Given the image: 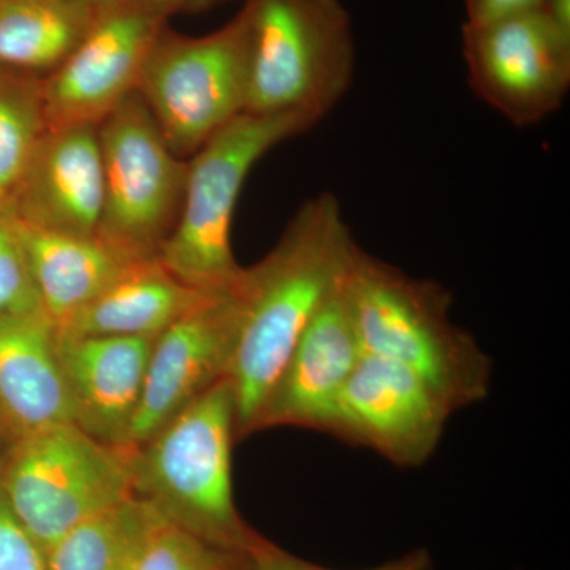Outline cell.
<instances>
[{"label": "cell", "mask_w": 570, "mask_h": 570, "mask_svg": "<svg viewBox=\"0 0 570 570\" xmlns=\"http://www.w3.org/2000/svg\"><path fill=\"white\" fill-rule=\"evenodd\" d=\"M164 520L134 494L59 539L47 551L48 570H137Z\"/></svg>", "instance_id": "obj_20"}, {"label": "cell", "mask_w": 570, "mask_h": 570, "mask_svg": "<svg viewBox=\"0 0 570 570\" xmlns=\"http://www.w3.org/2000/svg\"><path fill=\"white\" fill-rule=\"evenodd\" d=\"M97 13L86 0H0V67L45 78L85 39Z\"/></svg>", "instance_id": "obj_19"}, {"label": "cell", "mask_w": 570, "mask_h": 570, "mask_svg": "<svg viewBox=\"0 0 570 570\" xmlns=\"http://www.w3.org/2000/svg\"><path fill=\"white\" fill-rule=\"evenodd\" d=\"M250 558L253 570H337L294 557L266 539L258 543ZM360 570H434V561L426 549H415L382 564Z\"/></svg>", "instance_id": "obj_25"}, {"label": "cell", "mask_w": 570, "mask_h": 570, "mask_svg": "<svg viewBox=\"0 0 570 570\" xmlns=\"http://www.w3.org/2000/svg\"><path fill=\"white\" fill-rule=\"evenodd\" d=\"M153 341L56 335L75 425L105 444L122 449L140 403Z\"/></svg>", "instance_id": "obj_15"}, {"label": "cell", "mask_w": 570, "mask_h": 570, "mask_svg": "<svg viewBox=\"0 0 570 570\" xmlns=\"http://www.w3.org/2000/svg\"><path fill=\"white\" fill-rule=\"evenodd\" d=\"M137 570H253V558L220 549L164 520L149 540Z\"/></svg>", "instance_id": "obj_22"}, {"label": "cell", "mask_w": 570, "mask_h": 570, "mask_svg": "<svg viewBox=\"0 0 570 570\" xmlns=\"http://www.w3.org/2000/svg\"><path fill=\"white\" fill-rule=\"evenodd\" d=\"M343 292L363 354L406 367L453 412L485 400L493 363L452 318V294L352 247Z\"/></svg>", "instance_id": "obj_2"}, {"label": "cell", "mask_w": 570, "mask_h": 570, "mask_svg": "<svg viewBox=\"0 0 570 570\" xmlns=\"http://www.w3.org/2000/svg\"><path fill=\"white\" fill-rule=\"evenodd\" d=\"M472 91L517 127L554 115L570 89V36L543 10L461 28Z\"/></svg>", "instance_id": "obj_9"}, {"label": "cell", "mask_w": 570, "mask_h": 570, "mask_svg": "<svg viewBox=\"0 0 570 570\" xmlns=\"http://www.w3.org/2000/svg\"><path fill=\"white\" fill-rule=\"evenodd\" d=\"M138 96L168 148L189 160L246 111L247 33L242 11L202 37L165 29L142 69Z\"/></svg>", "instance_id": "obj_7"}, {"label": "cell", "mask_w": 570, "mask_h": 570, "mask_svg": "<svg viewBox=\"0 0 570 570\" xmlns=\"http://www.w3.org/2000/svg\"><path fill=\"white\" fill-rule=\"evenodd\" d=\"M13 223L41 309L55 330L92 302L134 262L97 236L56 234L17 219Z\"/></svg>", "instance_id": "obj_18"}, {"label": "cell", "mask_w": 570, "mask_h": 570, "mask_svg": "<svg viewBox=\"0 0 570 570\" xmlns=\"http://www.w3.org/2000/svg\"><path fill=\"white\" fill-rule=\"evenodd\" d=\"M362 355L341 277L288 356L253 433L298 426L328 434L337 400Z\"/></svg>", "instance_id": "obj_13"}, {"label": "cell", "mask_w": 570, "mask_h": 570, "mask_svg": "<svg viewBox=\"0 0 570 570\" xmlns=\"http://www.w3.org/2000/svg\"><path fill=\"white\" fill-rule=\"evenodd\" d=\"M104 165L97 126L47 130L3 212L40 230L97 236Z\"/></svg>", "instance_id": "obj_14"}, {"label": "cell", "mask_w": 570, "mask_h": 570, "mask_svg": "<svg viewBox=\"0 0 570 570\" xmlns=\"http://www.w3.org/2000/svg\"><path fill=\"white\" fill-rule=\"evenodd\" d=\"M313 129L294 116L243 112L187 160L181 214L160 247V264L183 284L227 291L245 268L232 247L236 205L250 170L281 142Z\"/></svg>", "instance_id": "obj_5"}, {"label": "cell", "mask_w": 570, "mask_h": 570, "mask_svg": "<svg viewBox=\"0 0 570 570\" xmlns=\"http://www.w3.org/2000/svg\"><path fill=\"white\" fill-rule=\"evenodd\" d=\"M0 570H48L47 551L18 520L0 489Z\"/></svg>", "instance_id": "obj_24"}, {"label": "cell", "mask_w": 570, "mask_h": 570, "mask_svg": "<svg viewBox=\"0 0 570 570\" xmlns=\"http://www.w3.org/2000/svg\"><path fill=\"white\" fill-rule=\"evenodd\" d=\"M43 78L0 67V209H6L43 135Z\"/></svg>", "instance_id": "obj_21"}, {"label": "cell", "mask_w": 570, "mask_h": 570, "mask_svg": "<svg viewBox=\"0 0 570 570\" xmlns=\"http://www.w3.org/2000/svg\"><path fill=\"white\" fill-rule=\"evenodd\" d=\"M452 409L419 376L363 354L337 400L328 434L419 468L436 452Z\"/></svg>", "instance_id": "obj_12"}, {"label": "cell", "mask_w": 570, "mask_h": 570, "mask_svg": "<svg viewBox=\"0 0 570 570\" xmlns=\"http://www.w3.org/2000/svg\"><path fill=\"white\" fill-rule=\"evenodd\" d=\"M468 24H483L513 14L542 10L543 0H464Z\"/></svg>", "instance_id": "obj_26"}, {"label": "cell", "mask_w": 570, "mask_h": 570, "mask_svg": "<svg viewBox=\"0 0 570 570\" xmlns=\"http://www.w3.org/2000/svg\"><path fill=\"white\" fill-rule=\"evenodd\" d=\"M174 11L132 0L97 2L91 28L73 52L43 78L48 130L99 126L137 92L154 45Z\"/></svg>", "instance_id": "obj_10"}, {"label": "cell", "mask_w": 570, "mask_h": 570, "mask_svg": "<svg viewBox=\"0 0 570 570\" xmlns=\"http://www.w3.org/2000/svg\"><path fill=\"white\" fill-rule=\"evenodd\" d=\"M86 2H108V0H86ZM132 2L154 3L170 11L200 10L224 2V0H132Z\"/></svg>", "instance_id": "obj_27"}, {"label": "cell", "mask_w": 570, "mask_h": 570, "mask_svg": "<svg viewBox=\"0 0 570 570\" xmlns=\"http://www.w3.org/2000/svg\"><path fill=\"white\" fill-rule=\"evenodd\" d=\"M0 489L48 551L73 528L134 497L130 453L75 423L45 428L17 439Z\"/></svg>", "instance_id": "obj_6"}, {"label": "cell", "mask_w": 570, "mask_h": 570, "mask_svg": "<svg viewBox=\"0 0 570 570\" xmlns=\"http://www.w3.org/2000/svg\"><path fill=\"white\" fill-rule=\"evenodd\" d=\"M234 390L217 382L130 453L135 497L165 520L232 551L250 554L264 540L235 504L232 449Z\"/></svg>", "instance_id": "obj_3"}, {"label": "cell", "mask_w": 570, "mask_h": 570, "mask_svg": "<svg viewBox=\"0 0 570 570\" xmlns=\"http://www.w3.org/2000/svg\"><path fill=\"white\" fill-rule=\"evenodd\" d=\"M355 243L336 195L322 193L299 206L265 258L245 268L242 318L228 371L236 438L253 433L288 356L340 284Z\"/></svg>", "instance_id": "obj_1"}, {"label": "cell", "mask_w": 570, "mask_h": 570, "mask_svg": "<svg viewBox=\"0 0 570 570\" xmlns=\"http://www.w3.org/2000/svg\"><path fill=\"white\" fill-rule=\"evenodd\" d=\"M0 419L17 439L75 423L55 325L43 311L0 317Z\"/></svg>", "instance_id": "obj_16"}, {"label": "cell", "mask_w": 570, "mask_h": 570, "mask_svg": "<svg viewBox=\"0 0 570 570\" xmlns=\"http://www.w3.org/2000/svg\"><path fill=\"white\" fill-rule=\"evenodd\" d=\"M212 292L176 279L159 257L140 258L59 328L58 336L157 337Z\"/></svg>", "instance_id": "obj_17"}, {"label": "cell", "mask_w": 570, "mask_h": 570, "mask_svg": "<svg viewBox=\"0 0 570 570\" xmlns=\"http://www.w3.org/2000/svg\"><path fill=\"white\" fill-rule=\"evenodd\" d=\"M97 130L104 165L97 238L130 261L159 257L181 214L187 160L168 148L138 92Z\"/></svg>", "instance_id": "obj_8"}, {"label": "cell", "mask_w": 570, "mask_h": 570, "mask_svg": "<svg viewBox=\"0 0 570 570\" xmlns=\"http://www.w3.org/2000/svg\"><path fill=\"white\" fill-rule=\"evenodd\" d=\"M246 111L317 126L351 89L355 41L341 0H245Z\"/></svg>", "instance_id": "obj_4"}, {"label": "cell", "mask_w": 570, "mask_h": 570, "mask_svg": "<svg viewBox=\"0 0 570 570\" xmlns=\"http://www.w3.org/2000/svg\"><path fill=\"white\" fill-rule=\"evenodd\" d=\"M239 283L206 295L154 337L140 403L122 445L126 452L140 448L165 423L228 377L242 318Z\"/></svg>", "instance_id": "obj_11"}, {"label": "cell", "mask_w": 570, "mask_h": 570, "mask_svg": "<svg viewBox=\"0 0 570 570\" xmlns=\"http://www.w3.org/2000/svg\"><path fill=\"white\" fill-rule=\"evenodd\" d=\"M43 311L9 213L0 209V317Z\"/></svg>", "instance_id": "obj_23"}, {"label": "cell", "mask_w": 570, "mask_h": 570, "mask_svg": "<svg viewBox=\"0 0 570 570\" xmlns=\"http://www.w3.org/2000/svg\"><path fill=\"white\" fill-rule=\"evenodd\" d=\"M542 10L570 36V0H543Z\"/></svg>", "instance_id": "obj_28"}]
</instances>
